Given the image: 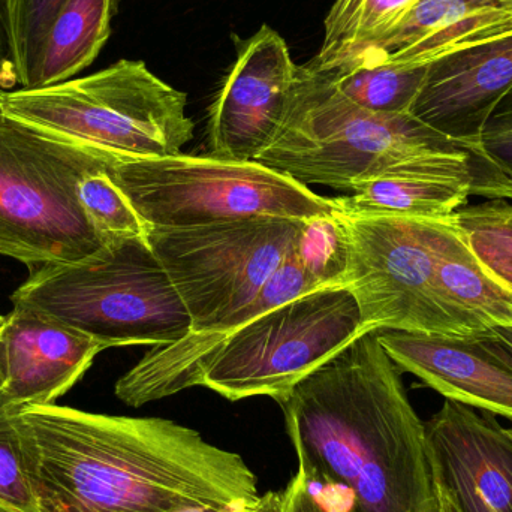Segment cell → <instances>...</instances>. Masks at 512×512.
<instances>
[{"label": "cell", "instance_id": "2e32d148", "mask_svg": "<svg viewBox=\"0 0 512 512\" xmlns=\"http://www.w3.org/2000/svg\"><path fill=\"white\" fill-rule=\"evenodd\" d=\"M104 349L74 328L14 307L0 328L3 394L17 406L54 405Z\"/></svg>", "mask_w": 512, "mask_h": 512}, {"label": "cell", "instance_id": "836d02e7", "mask_svg": "<svg viewBox=\"0 0 512 512\" xmlns=\"http://www.w3.org/2000/svg\"><path fill=\"white\" fill-rule=\"evenodd\" d=\"M438 487V486H436ZM438 499H439V512H457L456 508L451 504L450 499L444 495L441 489L438 487Z\"/></svg>", "mask_w": 512, "mask_h": 512}, {"label": "cell", "instance_id": "e575fe53", "mask_svg": "<svg viewBox=\"0 0 512 512\" xmlns=\"http://www.w3.org/2000/svg\"><path fill=\"white\" fill-rule=\"evenodd\" d=\"M3 385H5V376H3L2 364H0V391H2Z\"/></svg>", "mask_w": 512, "mask_h": 512}, {"label": "cell", "instance_id": "d4e9b609", "mask_svg": "<svg viewBox=\"0 0 512 512\" xmlns=\"http://www.w3.org/2000/svg\"><path fill=\"white\" fill-rule=\"evenodd\" d=\"M349 252L348 231L334 207L328 215L304 221L294 254L319 291L345 288Z\"/></svg>", "mask_w": 512, "mask_h": 512}, {"label": "cell", "instance_id": "1f68e13d", "mask_svg": "<svg viewBox=\"0 0 512 512\" xmlns=\"http://www.w3.org/2000/svg\"><path fill=\"white\" fill-rule=\"evenodd\" d=\"M283 504V492H267L261 495L258 504L251 512H280Z\"/></svg>", "mask_w": 512, "mask_h": 512}, {"label": "cell", "instance_id": "52a82bcc", "mask_svg": "<svg viewBox=\"0 0 512 512\" xmlns=\"http://www.w3.org/2000/svg\"><path fill=\"white\" fill-rule=\"evenodd\" d=\"M147 228H188L239 219H312L330 198L256 161L179 155L117 161L110 171Z\"/></svg>", "mask_w": 512, "mask_h": 512}, {"label": "cell", "instance_id": "5bb4252c", "mask_svg": "<svg viewBox=\"0 0 512 512\" xmlns=\"http://www.w3.org/2000/svg\"><path fill=\"white\" fill-rule=\"evenodd\" d=\"M512 89V32L451 51L427 65L411 116L480 149L484 125Z\"/></svg>", "mask_w": 512, "mask_h": 512}, {"label": "cell", "instance_id": "484cf974", "mask_svg": "<svg viewBox=\"0 0 512 512\" xmlns=\"http://www.w3.org/2000/svg\"><path fill=\"white\" fill-rule=\"evenodd\" d=\"M111 170L86 174L78 185V200L96 236L105 245L147 237V225L114 182Z\"/></svg>", "mask_w": 512, "mask_h": 512}, {"label": "cell", "instance_id": "d6986e66", "mask_svg": "<svg viewBox=\"0 0 512 512\" xmlns=\"http://www.w3.org/2000/svg\"><path fill=\"white\" fill-rule=\"evenodd\" d=\"M432 245L445 297L483 327L512 328V292L481 268L466 248L453 215L432 219Z\"/></svg>", "mask_w": 512, "mask_h": 512}, {"label": "cell", "instance_id": "3957f363", "mask_svg": "<svg viewBox=\"0 0 512 512\" xmlns=\"http://www.w3.org/2000/svg\"><path fill=\"white\" fill-rule=\"evenodd\" d=\"M430 155L492 162L483 150L451 140L411 114L358 107L307 63L297 68L279 131L255 161L306 186L352 192L394 165Z\"/></svg>", "mask_w": 512, "mask_h": 512}, {"label": "cell", "instance_id": "4dcf8cb0", "mask_svg": "<svg viewBox=\"0 0 512 512\" xmlns=\"http://www.w3.org/2000/svg\"><path fill=\"white\" fill-rule=\"evenodd\" d=\"M8 74L15 78L14 71H12L8 36H6L5 18H3L2 0H0V92L11 87V84L8 83V77H6Z\"/></svg>", "mask_w": 512, "mask_h": 512}, {"label": "cell", "instance_id": "ba28073f", "mask_svg": "<svg viewBox=\"0 0 512 512\" xmlns=\"http://www.w3.org/2000/svg\"><path fill=\"white\" fill-rule=\"evenodd\" d=\"M334 207L348 231L345 288L360 307L363 333L394 330L475 339L487 330L457 309L439 286L432 219L360 215Z\"/></svg>", "mask_w": 512, "mask_h": 512}, {"label": "cell", "instance_id": "d590c367", "mask_svg": "<svg viewBox=\"0 0 512 512\" xmlns=\"http://www.w3.org/2000/svg\"><path fill=\"white\" fill-rule=\"evenodd\" d=\"M505 432H507V435L510 436V439L512 441V427H510V429H505Z\"/></svg>", "mask_w": 512, "mask_h": 512}, {"label": "cell", "instance_id": "9a60e30c", "mask_svg": "<svg viewBox=\"0 0 512 512\" xmlns=\"http://www.w3.org/2000/svg\"><path fill=\"white\" fill-rule=\"evenodd\" d=\"M294 252L271 274L254 301L228 316L218 327L206 333H188L168 345L153 346L117 381L114 388L117 399L132 408H140L201 385L207 364L233 331L288 301L318 291Z\"/></svg>", "mask_w": 512, "mask_h": 512}, {"label": "cell", "instance_id": "603a6c76", "mask_svg": "<svg viewBox=\"0 0 512 512\" xmlns=\"http://www.w3.org/2000/svg\"><path fill=\"white\" fill-rule=\"evenodd\" d=\"M453 221L481 268L512 292V204L493 198L463 206Z\"/></svg>", "mask_w": 512, "mask_h": 512}, {"label": "cell", "instance_id": "6da1fadb", "mask_svg": "<svg viewBox=\"0 0 512 512\" xmlns=\"http://www.w3.org/2000/svg\"><path fill=\"white\" fill-rule=\"evenodd\" d=\"M17 426L41 512H179L258 504L248 463L165 418L20 406Z\"/></svg>", "mask_w": 512, "mask_h": 512}, {"label": "cell", "instance_id": "74e56055", "mask_svg": "<svg viewBox=\"0 0 512 512\" xmlns=\"http://www.w3.org/2000/svg\"><path fill=\"white\" fill-rule=\"evenodd\" d=\"M3 322H5V318H3V316H0V328H2Z\"/></svg>", "mask_w": 512, "mask_h": 512}, {"label": "cell", "instance_id": "d6a6232c", "mask_svg": "<svg viewBox=\"0 0 512 512\" xmlns=\"http://www.w3.org/2000/svg\"><path fill=\"white\" fill-rule=\"evenodd\" d=\"M248 508H215V507H197L188 508L179 512H251Z\"/></svg>", "mask_w": 512, "mask_h": 512}, {"label": "cell", "instance_id": "ab89813d", "mask_svg": "<svg viewBox=\"0 0 512 512\" xmlns=\"http://www.w3.org/2000/svg\"><path fill=\"white\" fill-rule=\"evenodd\" d=\"M0 512H2V511H0Z\"/></svg>", "mask_w": 512, "mask_h": 512}, {"label": "cell", "instance_id": "5b68a950", "mask_svg": "<svg viewBox=\"0 0 512 512\" xmlns=\"http://www.w3.org/2000/svg\"><path fill=\"white\" fill-rule=\"evenodd\" d=\"M11 301L92 337L105 349L168 345L192 328L147 237L108 243L81 261L35 268Z\"/></svg>", "mask_w": 512, "mask_h": 512}, {"label": "cell", "instance_id": "277c9868", "mask_svg": "<svg viewBox=\"0 0 512 512\" xmlns=\"http://www.w3.org/2000/svg\"><path fill=\"white\" fill-rule=\"evenodd\" d=\"M188 96L141 60L53 86L0 92V114L47 137L114 158L179 155L194 137Z\"/></svg>", "mask_w": 512, "mask_h": 512}, {"label": "cell", "instance_id": "4316f807", "mask_svg": "<svg viewBox=\"0 0 512 512\" xmlns=\"http://www.w3.org/2000/svg\"><path fill=\"white\" fill-rule=\"evenodd\" d=\"M18 408L0 391V511L41 512L18 432Z\"/></svg>", "mask_w": 512, "mask_h": 512}, {"label": "cell", "instance_id": "7c38bea8", "mask_svg": "<svg viewBox=\"0 0 512 512\" xmlns=\"http://www.w3.org/2000/svg\"><path fill=\"white\" fill-rule=\"evenodd\" d=\"M426 432L436 486L457 512H512V441L493 414L445 400Z\"/></svg>", "mask_w": 512, "mask_h": 512}, {"label": "cell", "instance_id": "8fae6325", "mask_svg": "<svg viewBox=\"0 0 512 512\" xmlns=\"http://www.w3.org/2000/svg\"><path fill=\"white\" fill-rule=\"evenodd\" d=\"M297 68L282 36L265 24L242 42L210 107L209 155L255 161L285 119Z\"/></svg>", "mask_w": 512, "mask_h": 512}, {"label": "cell", "instance_id": "e0dca14e", "mask_svg": "<svg viewBox=\"0 0 512 512\" xmlns=\"http://www.w3.org/2000/svg\"><path fill=\"white\" fill-rule=\"evenodd\" d=\"M397 369L412 373L447 400L512 421V369L477 339L376 331Z\"/></svg>", "mask_w": 512, "mask_h": 512}, {"label": "cell", "instance_id": "f546056e", "mask_svg": "<svg viewBox=\"0 0 512 512\" xmlns=\"http://www.w3.org/2000/svg\"><path fill=\"white\" fill-rule=\"evenodd\" d=\"M475 339L512 369V328H487Z\"/></svg>", "mask_w": 512, "mask_h": 512}, {"label": "cell", "instance_id": "ac0fdd59", "mask_svg": "<svg viewBox=\"0 0 512 512\" xmlns=\"http://www.w3.org/2000/svg\"><path fill=\"white\" fill-rule=\"evenodd\" d=\"M510 32L512 8L501 0H420L396 29L345 66L429 65Z\"/></svg>", "mask_w": 512, "mask_h": 512}, {"label": "cell", "instance_id": "7402d4cb", "mask_svg": "<svg viewBox=\"0 0 512 512\" xmlns=\"http://www.w3.org/2000/svg\"><path fill=\"white\" fill-rule=\"evenodd\" d=\"M426 71L427 65L343 66L325 74L358 107L375 113L409 114Z\"/></svg>", "mask_w": 512, "mask_h": 512}, {"label": "cell", "instance_id": "83f0119b", "mask_svg": "<svg viewBox=\"0 0 512 512\" xmlns=\"http://www.w3.org/2000/svg\"><path fill=\"white\" fill-rule=\"evenodd\" d=\"M480 147L512 183V89L487 119L481 132Z\"/></svg>", "mask_w": 512, "mask_h": 512}, {"label": "cell", "instance_id": "f1b7e54d", "mask_svg": "<svg viewBox=\"0 0 512 512\" xmlns=\"http://www.w3.org/2000/svg\"><path fill=\"white\" fill-rule=\"evenodd\" d=\"M349 508L351 507L337 510L334 505L324 502L321 489L310 484L298 471L283 490V504L280 512H348Z\"/></svg>", "mask_w": 512, "mask_h": 512}, {"label": "cell", "instance_id": "9c48e42d", "mask_svg": "<svg viewBox=\"0 0 512 512\" xmlns=\"http://www.w3.org/2000/svg\"><path fill=\"white\" fill-rule=\"evenodd\" d=\"M360 334V307L349 289L309 292L233 331L207 364L201 387L231 402H277Z\"/></svg>", "mask_w": 512, "mask_h": 512}, {"label": "cell", "instance_id": "8992f818", "mask_svg": "<svg viewBox=\"0 0 512 512\" xmlns=\"http://www.w3.org/2000/svg\"><path fill=\"white\" fill-rule=\"evenodd\" d=\"M122 159L47 137L0 114V255L42 265L75 262L104 248L78 185Z\"/></svg>", "mask_w": 512, "mask_h": 512}, {"label": "cell", "instance_id": "30bf717a", "mask_svg": "<svg viewBox=\"0 0 512 512\" xmlns=\"http://www.w3.org/2000/svg\"><path fill=\"white\" fill-rule=\"evenodd\" d=\"M303 224L304 219L259 216L200 227L147 228V242L191 316L189 333L213 330L254 301L295 251Z\"/></svg>", "mask_w": 512, "mask_h": 512}, {"label": "cell", "instance_id": "f35d334b", "mask_svg": "<svg viewBox=\"0 0 512 512\" xmlns=\"http://www.w3.org/2000/svg\"><path fill=\"white\" fill-rule=\"evenodd\" d=\"M348 512H351V511L348 510Z\"/></svg>", "mask_w": 512, "mask_h": 512}, {"label": "cell", "instance_id": "8d00e7d4", "mask_svg": "<svg viewBox=\"0 0 512 512\" xmlns=\"http://www.w3.org/2000/svg\"><path fill=\"white\" fill-rule=\"evenodd\" d=\"M501 2H504L505 5L511 6L512 8V0H501Z\"/></svg>", "mask_w": 512, "mask_h": 512}, {"label": "cell", "instance_id": "7a4b0ae2", "mask_svg": "<svg viewBox=\"0 0 512 512\" xmlns=\"http://www.w3.org/2000/svg\"><path fill=\"white\" fill-rule=\"evenodd\" d=\"M298 471L345 490L351 512H439L426 423L376 331L360 334L277 400Z\"/></svg>", "mask_w": 512, "mask_h": 512}, {"label": "cell", "instance_id": "cb8c5ba5", "mask_svg": "<svg viewBox=\"0 0 512 512\" xmlns=\"http://www.w3.org/2000/svg\"><path fill=\"white\" fill-rule=\"evenodd\" d=\"M66 0H2L12 71L29 89L48 33Z\"/></svg>", "mask_w": 512, "mask_h": 512}, {"label": "cell", "instance_id": "ffe728a7", "mask_svg": "<svg viewBox=\"0 0 512 512\" xmlns=\"http://www.w3.org/2000/svg\"><path fill=\"white\" fill-rule=\"evenodd\" d=\"M116 0H66L48 33L29 89L72 80L110 38Z\"/></svg>", "mask_w": 512, "mask_h": 512}, {"label": "cell", "instance_id": "44dd1931", "mask_svg": "<svg viewBox=\"0 0 512 512\" xmlns=\"http://www.w3.org/2000/svg\"><path fill=\"white\" fill-rule=\"evenodd\" d=\"M420 0H336L325 18L324 42L310 65L334 71L396 29Z\"/></svg>", "mask_w": 512, "mask_h": 512}, {"label": "cell", "instance_id": "4fadbf2b", "mask_svg": "<svg viewBox=\"0 0 512 512\" xmlns=\"http://www.w3.org/2000/svg\"><path fill=\"white\" fill-rule=\"evenodd\" d=\"M471 195L512 198V183L493 162L430 155L394 165L358 183L351 197L333 200L340 209L360 215L445 219Z\"/></svg>", "mask_w": 512, "mask_h": 512}]
</instances>
